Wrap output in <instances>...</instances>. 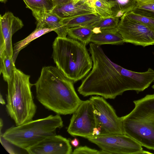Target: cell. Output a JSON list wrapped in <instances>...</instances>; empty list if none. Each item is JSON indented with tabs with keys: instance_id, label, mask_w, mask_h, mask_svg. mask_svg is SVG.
Listing matches in <instances>:
<instances>
[{
	"instance_id": "obj_30",
	"label": "cell",
	"mask_w": 154,
	"mask_h": 154,
	"mask_svg": "<svg viewBox=\"0 0 154 154\" xmlns=\"http://www.w3.org/2000/svg\"><path fill=\"white\" fill-rule=\"evenodd\" d=\"M100 132L97 127L94 128L92 134V136H96L100 135Z\"/></svg>"
},
{
	"instance_id": "obj_18",
	"label": "cell",
	"mask_w": 154,
	"mask_h": 154,
	"mask_svg": "<svg viewBox=\"0 0 154 154\" xmlns=\"http://www.w3.org/2000/svg\"><path fill=\"white\" fill-rule=\"evenodd\" d=\"M101 17L96 12L62 19L63 24L67 28L88 25L97 22Z\"/></svg>"
},
{
	"instance_id": "obj_22",
	"label": "cell",
	"mask_w": 154,
	"mask_h": 154,
	"mask_svg": "<svg viewBox=\"0 0 154 154\" xmlns=\"http://www.w3.org/2000/svg\"><path fill=\"white\" fill-rule=\"evenodd\" d=\"M113 6V16L121 17L129 11L136 3L133 0H109Z\"/></svg>"
},
{
	"instance_id": "obj_23",
	"label": "cell",
	"mask_w": 154,
	"mask_h": 154,
	"mask_svg": "<svg viewBox=\"0 0 154 154\" xmlns=\"http://www.w3.org/2000/svg\"><path fill=\"white\" fill-rule=\"evenodd\" d=\"M93 6L96 12L101 17L113 16V6L109 0H96Z\"/></svg>"
},
{
	"instance_id": "obj_20",
	"label": "cell",
	"mask_w": 154,
	"mask_h": 154,
	"mask_svg": "<svg viewBox=\"0 0 154 154\" xmlns=\"http://www.w3.org/2000/svg\"><path fill=\"white\" fill-rule=\"evenodd\" d=\"M0 74H2L4 81L7 82L12 77L16 68L12 58L5 52L0 55Z\"/></svg>"
},
{
	"instance_id": "obj_3",
	"label": "cell",
	"mask_w": 154,
	"mask_h": 154,
	"mask_svg": "<svg viewBox=\"0 0 154 154\" xmlns=\"http://www.w3.org/2000/svg\"><path fill=\"white\" fill-rule=\"evenodd\" d=\"M86 45L67 37H57L53 44L52 57L56 67L74 83L85 78L92 67Z\"/></svg>"
},
{
	"instance_id": "obj_1",
	"label": "cell",
	"mask_w": 154,
	"mask_h": 154,
	"mask_svg": "<svg viewBox=\"0 0 154 154\" xmlns=\"http://www.w3.org/2000/svg\"><path fill=\"white\" fill-rule=\"evenodd\" d=\"M89 51L92 67L77 90L84 97L96 95L114 99L127 91H143L154 81L152 69L139 72L124 68L112 62L100 46L92 43Z\"/></svg>"
},
{
	"instance_id": "obj_2",
	"label": "cell",
	"mask_w": 154,
	"mask_h": 154,
	"mask_svg": "<svg viewBox=\"0 0 154 154\" xmlns=\"http://www.w3.org/2000/svg\"><path fill=\"white\" fill-rule=\"evenodd\" d=\"M73 84L57 67L44 66L34 84L36 98L46 109L57 114H73L82 101Z\"/></svg>"
},
{
	"instance_id": "obj_33",
	"label": "cell",
	"mask_w": 154,
	"mask_h": 154,
	"mask_svg": "<svg viewBox=\"0 0 154 154\" xmlns=\"http://www.w3.org/2000/svg\"><path fill=\"white\" fill-rule=\"evenodd\" d=\"M3 122L2 119L0 118V134L2 133V129L3 127Z\"/></svg>"
},
{
	"instance_id": "obj_17",
	"label": "cell",
	"mask_w": 154,
	"mask_h": 154,
	"mask_svg": "<svg viewBox=\"0 0 154 154\" xmlns=\"http://www.w3.org/2000/svg\"><path fill=\"white\" fill-rule=\"evenodd\" d=\"M94 34L91 24L69 28L67 29V35L69 38L79 41L85 45L90 42L91 38Z\"/></svg>"
},
{
	"instance_id": "obj_24",
	"label": "cell",
	"mask_w": 154,
	"mask_h": 154,
	"mask_svg": "<svg viewBox=\"0 0 154 154\" xmlns=\"http://www.w3.org/2000/svg\"><path fill=\"white\" fill-rule=\"evenodd\" d=\"M129 11L154 18V2L147 4L136 3Z\"/></svg>"
},
{
	"instance_id": "obj_35",
	"label": "cell",
	"mask_w": 154,
	"mask_h": 154,
	"mask_svg": "<svg viewBox=\"0 0 154 154\" xmlns=\"http://www.w3.org/2000/svg\"><path fill=\"white\" fill-rule=\"evenodd\" d=\"M153 82H154V84H153V85H152V88L154 90V81Z\"/></svg>"
},
{
	"instance_id": "obj_25",
	"label": "cell",
	"mask_w": 154,
	"mask_h": 154,
	"mask_svg": "<svg viewBox=\"0 0 154 154\" xmlns=\"http://www.w3.org/2000/svg\"><path fill=\"white\" fill-rule=\"evenodd\" d=\"M124 14L128 17L138 22L154 31V18L137 14L132 11L127 12Z\"/></svg>"
},
{
	"instance_id": "obj_21",
	"label": "cell",
	"mask_w": 154,
	"mask_h": 154,
	"mask_svg": "<svg viewBox=\"0 0 154 154\" xmlns=\"http://www.w3.org/2000/svg\"><path fill=\"white\" fill-rule=\"evenodd\" d=\"M119 18L112 16L101 17L100 20L91 24L94 33L99 32L102 30L116 28L119 22Z\"/></svg>"
},
{
	"instance_id": "obj_14",
	"label": "cell",
	"mask_w": 154,
	"mask_h": 154,
	"mask_svg": "<svg viewBox=\"0 0 154 154\" xmlns=\"http://www.w3.org/2000/svg\"><path fill=\"white\" fill-rule=\"evenodd\" d=\"M62 19L52 12L46 14L37 20L36 28H48L53 29L57 34V37H66L67 28L62 23Z\"/></svg>"
},
{
	"instance_id": "obj_6",
	"label": "cell",
	"mask_w": 154,
	"mask_h": 154,
	"mask_svg": "<svg viewBox=\"0 0 154 154\" xmlns=\"http://www.w3.org/2000/svg\"><path fill=\"white\" fill-rule=\"evenodd\" d=\"M63 122L59 115H50L10 127L0 136L17 147L26 150L46 137L56 134Z\"/></svg>"
},
{
	"instance_id": "obj_31",
	"label": "cell",
	"mask_w": 154,
	"mask_h": 154,
	"mask_svg": "<svg viewBox=\"0 0 154 154\" xmlns=\"http://www.w3.org/2000/svg\"><path fill=\"white\" fill-rule=\"evenodd\" d=\"M80 0H73V1L75 3H76L79 1ZM85 0L87 2H88L89 3L91 4L93 6V4L95 2V1H96V0Z\"/></svg>"
},
{
	"instance_id": "obj_29",
	"label": "cell",
	"mask_w": 154,
	"mask_h": 154,
	"mask_svg": "<svg viewBox=\"0 0 154 154\" xmlns=\"http://www.w3.org/2000/svg\"><path fill=\"white\" fill-rule=\"evenodd\" d=\"M71 144L75 147L77 148L79 145V141L78 139L76 138L71 140L70 142Z\"/></svg>"
},
{
	"instance_id": "obj_11",
	"label": "cell",
	"mask_w": 154,
	"mask_h": 154,
	"mask_svg": "<svg viewBox=\"0 0 154 154\" xmlns=\"http://www.w3.org/2000/svg\"><path fill=\"white\" fill-rule=\"evenodd\" d=\"M0 55L5 52L11 57L14 53L12 38L23 26L22 21L11 12L0 16Z\"/></svg>"
},
{
	"instance_id": "obj_27",
	"label": "cell",
	"mask_w": 154,
	"mask_h": 154,
	"mask_svg": "<svg viewBox=\"0 0 154 154\" xmlns=\"http://www.w3.org/2000/svg\"><path fill=\"white\" fill-rule=\"evenodd\" d=\"M55 6L69 2L73 0H52Z\"/></svg>"
},
{
	"instance_id": "obj_4",
	"label": "cell",
	"mask_w": 154,
	"mask_h": 154,
	"mask_svg": "<svg viewBox=\"0 0 154 154\" xmlns=\"http://www.w3.org/2000/svg\"><path fill=\"white\" fill-rule=\"evenodd\" d=\"M30 75L16 68L7 82L6 109L16 125L32 120L36 112L31 91L34 84L30 83Z\"/></svg>"
},
{
	"instance_id": "obj_19",
	"label": "cell",
	"mask_w": 154,
	"mask_h": 154,
	"mask_svg": "<svg viewBox=\"0 0 154 154\" xmlns=\"http://www.w3.org/2000/svg\"><path fill=\"white\" fill-rule=\"evenodd\" d=\"M53 31H54L53 29L48 28H36L25 38L15 43L13 47L14 53L12 57L14 63H15L20 51L27 46L30 42L42 35Z\"/></svg>"
},
{
	"instance_id": "obj_32",
	"label": "cell",
	"mask_w": 154,
	"mask_h": 154,
	"mask_svg": "<svg viewBox=\"0 0 154 154\" xmlns=\"http://www.w3.org/2000/svg\"><path fill=\"white\" fill-rule=\"evenodd\" d=\"M0 103L2 105H4L6 104L1 94L0 95Z\"/></svg>"
},
{
	"instance_id": "obj_28",
	"label": "cell",
	"mask_w": 154,
	"mask_h": 154,
	"mask_svg": "<svg viewBox=\"0 0 154 154\" xmlns=\"http://www.w3.org/2000/svg\"><path fill=\"white\" fill-rule=\"evenodd\" d=\"M135 2L140 4H147L154 2V0H133Z\"/></svg>"
},
{
	"instance_id": "obj_10",
	"label": "cell",
	"mask_w": 154,
	"mask_h": 154,
	"mask_svg": "<svg viewBox=\"0 0 154 154\" xmlns=\"http://www.w3.org/2000/svg\"><path fill=\"white\" fill-rule=\"evenodd\" d=\"M117 29L125 42L143 47L154 45V31L124 14Z\"/></svg>"
},
{
	"instance_id": "obj_9",
	"label": "cell",
	"mask_w": 154,
	"mask_h": 154,
	"mask_svg": "<svg viewBox=\"0 0 154 154\" xmlns=\"http://www.w3.org/2000/svg\"><path fill=\"white\" fill-rule=\"evenodd\" d=\"M95 127L96 122L93 104L90 100L82 101L73 113L67 131L72 136L88 139L92 136Z\"/></svg>"
},
{
	"instance_id": "obj_13",
	"label": "cell",
	"mask_w": 154,
	"mask_h": 154,
	"mask_svg": "<svg viewBox=\"0 0 154 154\" xmlns=\"http://www.w3.org/2000/svg\"><path fill=\"white\" fill-rule=\"evenodd\" d=\"M52 12L62 19L96 12L91 4L81 0L56 6Z\"/></svg>"
},
{
	"instance_id": "obj_16",
	"label": "cell",
	"mask_w": 154,
	"mask_h": 154,
	"mask_svg": "<svg viewBox=\"0 0 154 154\" xmlns=\"http://www.w3.org/2000/svg\"><path fill=\"white\" fill-rule=\"evenodd\" d=\"M32 11L36 20L45 14L51 12L55 6L52 0H23Z\"/></svg>"
},
{
	"instance_id": "obj_15",
	"label": "cell",
	"mask_w": 154,
	"mask_h": 154,
	"mask_svg": "<svg viewBox=\"0 0 154 154\" xmlns=\"http://www.w3.org/2000/svg\"><path fill=\"white\" fill-rule=\"evenodd\" d=\"M90 42L99 46L105 44L122 45L125 42L117 28L102 30L98 33H94L91 36Z\"/></svg>"
},
{
	"instance_id": "obj_8",
	"label": "cell",
	"mask_w": 154,
	"mask_h": 154,
	"mask_svg": "<svg viewBox=\"0 0 154 154\" xmlns=\"http://www.w3.org/2000/svg\"><path fill=\"white\" fill-rule=\"evenodd\" d=\"M92 102L96 118V127L100 135L124 134L121 117L117 116L112 107L100 96H92L89 99Z\"/></svg>"
},
{
	"instance_id": "obj_12",
	"label": "cell",
	"mask_w": 154,
	"mask_h": 154,
	"mask_svg": "<svg viewBox=\"0 0 154 154\" xmlns=\"http://www.w3.org/2000/svg\"><path fill=\"white\" fill-rule=\"evenodd\" d=\"M69 140L60 135L48 136L25 150L29 154H70Z\"/></svg>"
},
{
	"instance_id": "obj_26",
	"label": "cell",
	"mask_w": 154,
	"mask_h": 154,
	"mask_svg": "<svg viewBox=\"0 0 154 154\" xmlns=\"http://www.w3.org/2000/svg\"><path fill=\"white\" fill-rule=\"evenodd\" d=\"M72 154H102V153L101 150L99 151L86 146H84L77 147L72 152Z\"/></svg>"
},
{
	"instance_id": "obj_5",
	"label": "cell",
	"mask_w": 154,
	"mask_h": 154,
	"mask_svg": "<svg viewBox=\"0 0 154 154\" xmlns=\"http://www.w3.org/2000/svg\"><path fill=\"white\" fill-rule=\"evenodd\" d=\"M133 102V109L121 117L124 134L154 150V93Z\"/></svg>"
},
{
	"instance_id": "obj_7",
	"label": "cell",
	"mask_w": 154,
	"mask_h": 154,
	"mask_svg": "<svg viewBox=\"0 0 154 154\" xmlns=\"http://www.w3.org/2000/svg\"><path fill=\"white\" fill-rule=\"evenodd\" d=\"M88 139L100 148L103 154L151 153L143 150L140 144L124 134L100 135L91 137Z\"/></svg>"
},
{
	"instance_id": "obj_34",
	"label": "cell",
	"mask_w": 154,
	"mask_h": 154,
	"mask_svg": "<svg viewBox=\"0 0 154 154\" xmlns=\"http://www.w3.org/2000/svg\"><path fill=\"white\" fill-rule=\"evenodd\" d=\"M7 0H0L1 2H5Z\"/></svg>"
}]
</instances>
